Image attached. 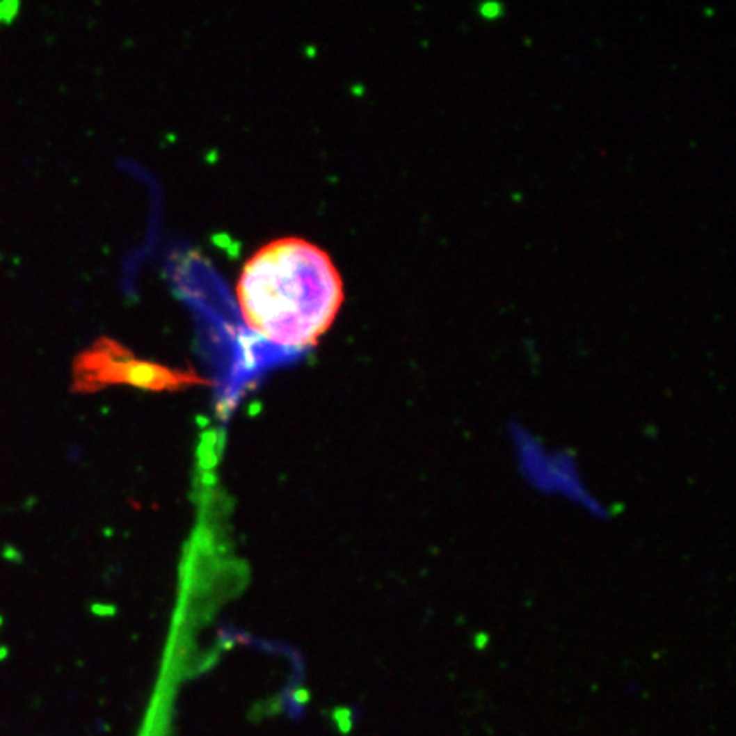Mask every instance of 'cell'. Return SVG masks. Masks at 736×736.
<instances>
[{"instance_id": "obj_1", "label": "cell", "mask_w": 736, "mask_h": 736, "mask_svg": "<svg viewBox=\"0 0 736 736\" xmlns=\"http://www.w3.org/2000/svg\"><path fill=\"white\" fill-rule=\"evenodd\" d=\"M235 294L254 335L285 350H303L333 326L344 288L324 249L305 239L283 237L249 257Z\"/></svg>"}]
</instances>
